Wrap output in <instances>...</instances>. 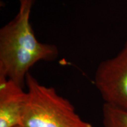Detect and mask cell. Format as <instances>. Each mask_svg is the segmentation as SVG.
<instances>
[{"label": "cell", "mask_w": 127, "mask_h": 127, "mask_svg": "<svg viewBox=\"0 0 127 127\" xmlns=\"http://www.w3.org/2000/svg\"><path fill=\"white\" fill-rule=\"evenodd\" d=\"M17 14L0 29V76L23 86L29 70L40 62L57 59L59 50L37 39L30 21L35 0H18Z\"/></svg>", "instance_id": "obj_1"}, {"label": "cell", "mask_w": 127, "mask_h": 127, "mask_svg": "<svg viewBox=\"0 0 127 127\" xmlns=\"http://www.w3.org/2000/svg\"><path fill=\"white\" fill-rule=\"evenodd\" d=\"M27 99L17 127H93L72 103L52 87L41 84L31 73L26 79Z\"/></svg>", "instance_id": "obj_2"}, {"label": "cell", "mask_w": 127, "mask_h": 127, "mask_svg": "<svg viewBox=\"0 0 127 127\" xmlns=\"http://www.w3.org/2000/svg\"><path fill=\"white\" fill-rule=\"evenodd\" d=\"M94 83L104 104L127 112V40L114 57L99 64Z\"/></svg>", "instance_id": "obj_3"}, {"label": "cell", "mask_w": 127, "mask_h": 127, "mask_svg": "<svg viewBox=\"0 0 127 127\" xmlns=\"http://www.w3.org/2000/svg\"><path fill=\"white\" fill-rule=\"evenodd\" d=\"M26 99L23 86L0 76V127H18Z\"/></svg>", "instance_id": "obj_4"}, {"label": "cell", "mask_w": 127, "mask_h": 127, "mask_svg": "<svg viewBox=\"0 0 127 127\" xmlns=\"http://www.w3.org/2000/svg\"><path fill=\"white\" fill-rule=\"evenodd\" d=\"M102 124L104 127H127V112L104 104Z\"/></svg>", "instance_id": "obj_5"}]
</instances>
